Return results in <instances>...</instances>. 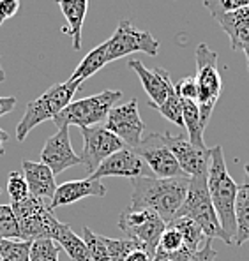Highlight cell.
Wrapping results in <instances>:
<instances>
[{"mask_svg": "<svg viewBox=\"0 0 249 261\" xmlns=\"http://www.w3.org/2000/svg\"><path fill=\"white\" fill-rule=\"evenodd\" d=\"M214 20L219 23L221 29L227 32V36L230 37L232 49L244 51V55L247 59V71H249V7H242V9L219 14Z\"/></svg>", "mask_w": 249, "mask_h": 261, "instance_id": "ac0fdd59", "label": "cell"}, {"mask_svg": "<svg viewBox=\"0 0 249 261\" xmlns=\"http://www.w3.org/2000/svg\"><path fill=\"white\" fill-rule=\"evenodd\" d=\"M131 150L141 157V161L147 164L152 176L156 178H175V176L186 175L168 147L166 133L147 134Z\"/></svg>", "mask_w": 249, "mask_h": 261, "instance_id": "ba28073f", "label": "cell"}, {"mask_svg": "<svg viewBox=\"0 0 249 261\" xmlns=\"http://www.w3.org/2000/svg\"><path fill=\"white\" fill-rule=\"evenodd\" d=\"M246 171V178L244 184L239 186V193H237L235 201V222H237V231L233 244L244 245L249 242V164L244 166Z\"/></svg>", "mask_w": 249, "mask_h": 261, "instance_id": "7402d4cb", "label": "cell"}, {"mask_svg": "<svg viewBox=\"0 0 249 261\" xmlns=\"http://www.w3.org/2000/svg\"><path fill=\"white\" fill-rule=\"evenodd\" d=\"M105 127L112 130L128 148H135L143 138L145 124L138 111V101L131 99L126 105H115L105 120Z\"/></svg>", "mask_w": 249, "mask_h": 261, "instance_id": "7c38bea8", "label": "cell"}, {"mask_svg": "<svg viewBox=\"0 0 249 261\" xmlns=\"http://www.w3.org/2000/svg\"><path fill=\"white\" fill-rule=\"evenodd\" d=\"M14 108H16V99L14 97H0V117L7 115Z\"/></svg>", "mask_w": 249, "mask_h": 261, "instance_id": "8d00e7d4", "label": "cell"}, {"mask_svg": "<svg viewBox=\"0 0 249 261\" xmlns=\"http://www.w3.org/2000/svg\"><path fill=\"white\" fill-rule=\"evenodd\" d=\"M57 2H62V0H57Z\"/></svg>", "mask_w": 249, "mask_h": 261, "instance_id": "b9f144b4", "label": "cell"}, {"mask_svg": "<svg viewBox=\"0 0 249 261\" xmlns=\"http://www.w3.org/2000/svg\"><path fill=\"white\" fill-rule=\"evenodd\" d=\"M122 99L120 90H103L95 95H89L80 101H71L69 105L53 118L57 127H69L78 125L83 127H94L106 120L110 110Z\"/></svg>", "mask_w": 249, "mask_h": 261, "instance_id": "277c9868", "label": "cell"}, {"mask_svg": "<svg viewBox=\"0 0 249 261\" xmlns=\"http://www.w3.org/2000/svg\"><path fill=\"white\" fill-rule=\"evenodd\" d=\"M175 92H177L181 99H187V101L196 102V97H198L196 78H194V76H186V78H182L181 82L175 85Z\"/></svg>", "mask_w": 249, "mask_h": 261, "instance_id": "836d02e7", "label": "cell"}, {"mask_svg": "<svg viewBox=\"0 0 249 261\" xmlns=\"http://www.w3.org/2000/svg\"><path fill=\"white\" fill-rule=\"evenodd\" d=\"M103 176H128L133 180L140 176H152V173L140 155H136L131 148L124 147L103 161L101 166L90 175V178L101 180Z\"/></svg>", "mask_w": 249, "mask_h": 261, "instance_id": "9a60e30c", "label": "cell"}, {"mask_svg": "<svg viewBox=\"0 0 249 261\" xmlns=\"http://www.w3.org/2000/svg\"><path fill=\"white\" fill-rule=\"evenodd\" d=\"M0 194H2V189H0Z\"/></svg>", "mask_w": 249, "mask_h": 261, "instance_id": "7bdbcfd3", "label": "cell"}, {"mask_svg": "<svg viewBox=\"0 0 249 261\" xmlns=\"http://www.w3.org/2000/svg\"><path fill=\"white\" fill-rule=\"evenodd\" d=\"M4 80H6V72H4V69L0 67V83H2Z\"/></svg>", "mask_w": 249, "mask_h": 261, "instance_id": "f35d334b", "label": "cell"}, {"mask_svg": "<svg viewBox=\"0 0 249 261\" xmlns=\"http://www.w3.org/2000/svg\"><path fill=\"white\" fill-rule=\"evenodd\" d=\"M52 240H55L60 245V249H64L72 261H92L85 240L80 239L69 224L59 222L55 231H53Z\"/></svg>", "mask_w": 249, "mask_h": 261, "instance_id": "44dd1931", "label": "cell"}, {"mask_svg": "<svg viewBox=\"0 0 249 261\" xmlns=\"http://www.w3.org/2000/svg\"><path fill=\"white\" fill-rule=\"evenodd\" d=\"M182 118H184V127L187 129L189 134V141L198 148H207L204 141V127L200 122V110L194 101H187L182 99Z\"/></svg>", "mask_w": 249, "mask_h": 261, "instance_id": "d4e9b609", "label": "cell"}, {"mask_svg": "<svg viewBox=\"0 0 249 261\" xmlns=\"http://www.w3.org/2000/svg\"><path fill=\"white\" fill-rule=\"evenodd\" d=\"M168 226L175 228L179 233L182 235V240H184V245L189 252H198L204 244L207 242V237L204 235L202 228L189 217H175L171 222H168Z\"/></svg>", "mask_w": 249, "mask_h": 261, "instance_id": "603a6c76", "label": "cell"}, {"mask_svg": "<svg viewBox=\"0 0 249 261\" xmlns=\"http://www.w3.org/2000/svg\"><path fill=\"white\" fill-rule=\"evenodd\" d=\"M30 242L0 239V261H30Z\"/></svg>", "mask_w": 249, "mask_h": 261, "instance_id": "83f0119b", "label": "cell"}, {"mask_svg": "<svg viewBox=\"0 0 249 261\" xmlns=\"http://www.w3.org/2000/svg\"><path fill=\"white\" fill-rule=\"evenodd\" d=\"M118 228L128 235V239L138 240L156 256V247L159 237L166 229V222L152 210L129 208L118 217Z\"/></svg>", "mask_w": 249, "mask_h": 261, "instance_id": "30bf717a", "label": "cell"}, {"mask_svg": "<svg viewBox=\"0 0 249 261\" xmlns=\"http://www.w3.org/2000/svg\"><path fill=\"white\" fill-rule=\"evenodd\" d=\"M60 11L67 21V34L72 39V48H82V30L83 21L89 9V0H62L59 2Z\"/></svg>", "mask_w": 249, "mask_h": 261, "instance_id": "ffe728a7", "label": "cell"}, {"mask_svg": "<svg viewBox=\"0 0 249 261\" xmlns=\"http://www.w3.org/2000/svg\"><path fill=\"white\" fill-rule=\"evenodd\" d=\"M83 240H85L87 247H89L92 261H110L108 251H106V245L103 242L101 235H95L90 228L83 226Z\"/></svg>", "mask_w": 249, "mask_h": 261, "instance_id": "4dcf8cb0", "label": "cell"}, {"mask_svg": "<svg viewBox=\"0 0 249 261\" xmlns=\"http://www.w3.org/2000/svg\"><path fill=\"white\" fill-rule=\"evenodd\" d=\"M204 6L209 9L212 18H216L219 14L230 13V11L249 7V0H204Z\"/></svg>", "mask_w": 249, "mask_h": 261, "instance_id": "1f68e13d", "label": "cell"}, {"mask_svg": "<svg viewBox=\"0 0 249 261\" xmlns=\"http://www.w3.org/2000/svg\"><path fill=\"white\" fill-rule=\"evenodd\" d=\"M175 217H189L202 228L207 239H221L225 242V233L221 229V222L214 210L212 199L207 187V175L191 176L187 194L181 210Z\"/></svg>", "mask_w": 249, "mask_h": 261, "instance_id": "8992f818", "label": "cell"}, {"mask_svg": "<svg viewBox=\"0 0 249 261\" xmlns=\"http://www.w3.org/2000/svg\"><path fill=\"white\" fill-rule=\"evenodd\" d=\"M128 65L136 72L138 78H140L145 94L148 95V101H151L148 106H152V108H158V106L163 105L168 95L175 90V85L171 83V78H170V72L164 71V69H161V67L147 69L136 59L129 60Z\"/></svg>", "mask_w": 249, "mask_h": 261, "instance_id": "2e32d148", "label": "cell"}, {"mask_svg": "<svg viewBox=\"0 0 249 261\" xmlns=\"http://www.w3.org/2000/svg\"><path fill=\"white\" fill-rule=\"evenodd\" d=\"M20 9V0H2L0 2V18L4 21L13 18Z\"/></svg>", "mask_w": 249, "mask_h": 261, "instance_id": "d590c367", "label": "cell"}, {"mask_svg": "<svg viewBox=\"0 0 249 261\" xmlns=\"http://www.w3.org/2000/svg\"><path fill=\"white\" fill-rule=\"evenodd\" d=\"M105 48L106 60L110 64L113 60L138 51L156 57L159 49V41L151 32H145V30L133 27V23L129 20H122L118 23L117 30L113 32V36L108 41H105Z\"/></svg>", "mask_w": 249, "mask_h": 261, "instance_id": "9c48e42d", "label": "cell"}, {"mask_svg": "<svg viewBox=\"0 0 249 261\" xmlns=\"http://www.w3.org/2000/svg\"><path fill=\"white\" fill-rule=\"evenodd\" d=\"M196 87L198 97L196 105L200 110V122L202 127L207 129L214 108L217 105L221 92H223V82H221L219 69H217V53L210 49L209 44L200 43L196 48Z\"/></svg>", "mask_w": 249, "mask_h": 261, "instance_id": "5b68a950", "label": "cell"}, {"mask_svg": "<svg viewBox=\"0 0 249 261\" xmlns=\"http://www.w3.org/2000/svg\"><path fill=\"white\" fill-rule=\"evenodd\" d=\"M2 23H4V20H2V18H0V25H2Z\"/></svg>", "mask_w": 249, "mask_h": 261, "instance_id": "60d3db41", "label": "cell"}, {"mask_svg": "<svg viewBox=\"0 0 249 261\" xmlns=\"http://www.w3.org/2000/svg\"><path fill=\"white\" fill-rule=\"evenodd\" d=\"M60 245L52 239H41L36 242H30V261H59Z\"/></svg>", "mask_w": 249, "mask_h": 261, "instance_id": "4316f807", "label": "cell"}, {"mask_svg": "<svg viewBox=\"0 0 249 261\" xmlns=\"http://www.w3.org/2000/svg\"><path fill=\"white\" fill-rule=\"evenodd\" d=\"M83 152L80 155L82 164L85 166L89 176L101 166L105 159H108L112 153L118 152L126 145L120 138H117L112 130H108L105 125H94V127H83Z\"/></svg>", "mask_w": 249, "mask_h": 261, "instance_id": "8fae6325", "label": "cell"}, {"mask_svg": "<svg viewBox=\"0 0 249 261\" xmlns=\"http://www.w3.org/2000/svg\"><path fill=\"white\" fill-rule=\"evenodd\" d=\"M7 140H9V134H7L6 130H4L2 127H0V143L4 145V143H6Z\"/></svg>", "mask_w": 249, "mask_h": 261, "instance_id": "74e56055", "label": "cell"}, {"mask_svg": "<svg viewBox=\"0 0 249 261\" xmlns=\"http://www.w3.org/2000/svg\"><path fill=\"white\" fill-rule=\"evenodd\" d=\"M163 115L164 118L171 122V124L179 125V127H184V118H182V99L179 97L177 92H171L170 95L166 97V101L163 102L161 106L156 108Z\"/></svg>", "mask_w": 249, "mask_h": 261, "instance_id": "f546056e", "label": "cell"}, {"mask_svg": "<svg viewBox=\"0 0 249 261\" xmlns=\"http://www.w3.org/2000/svg\"><path fill=\"white\" fill-rule=\"evenodd\" d=\"M7 193H9L11 201L13 203L21 201V199H25L30 196L29 186H27L23 175H20L18 171H13V173L9 175V178H7Z\"/></svg>", "mask_w": 249, "mask_h": 261, "instance_id": "d6a6232c", "label": "cell"}, {"mask_svg": "<svg viewBox=\"0 0 249 261\" xmlns=\"http://www.w3.org/2000/svg\"><path fill=\"white\" fill-rule=\"evenodd\" d=\"M23 168V178H25L27 186H29L30 196L37 199H43L46 203H52L53 196L57 191L55 175L52 173L46 164L34 163V161H21Z\"/></svg>", "mask_w": 249, "mask_h": 261, "instance_id": "d6986e66", "label": "cell"}, {"mask_svg": "<svg viewBox=\"0 0 249 261\" xmlns=\"http://www.w3.org/2000/svg\"><path fill=\"white\" fill-rule=\"evenodd\" d=\"M4 153V147H2V143H0V155Z\"/></svg>", "mask_w": 249, "mask_h": 261, "instance_id": "ab89813d", "label": "cell"}, {"mask_svg": "<svg viewBox=\"0 0 249 261\" xmlns=\"http://www.w3.org/2000/svg\"><path fill=\"white\" fill-rule=\"evenodd\" d=\"M103 242L106 245V251H108L110 261H126L129 254H131L135 249L138 247H145L143 244H140L138 240H131V239H124V240H117V239H106V237H101ZM147 249V247H145ZM148 251V249H147ZM151 252V251H148ZM152 254V252H151Z\"/></svg>", "mask_w": 249, "mask_h": 261, "instance_id": "484cf974", "label": "cell"}, {"mask_svg": "<svg viewBox=\"0 0 249 261\" xmlns=\"http://www.w3.org/2000/svg\"><path fill=\"white\" fill-rule=\"evenodd\" d=\"M41 163L52 170L53 175H60L67 168L82 164L78 153H74L69 138V127H60L53 136L46 140L41 150Z\"/></svg>", "mask_w": 249, "mask_h": 261, "instance_id": "4fadbf2b", "label": "cell"}, {"mask_svg": "<svg viewBox=\"0 0 249 261\" xmlns=\"http://www.w3.org/2000/svg\"><path fill=\"white\" fill-rule=\"evenodd\" d=\"M207 187L212 199L214 210L221 222L225 233V244L233 245L237 231L235 222V201L239 193V184L232 178L225 163V152L221 145L210 148V163L207 171Z\"/></svg>", "mask_w": 249, "mask_h": 261, "instance_id": "7a4b0ae2", "label": "cell"}, {"mask_svg": "<svg viewBox=\"0 0 249 261\" xmlns=\"http://www.w3.org/2000/svg\"><path fill=\"white\" fill-rule=\"evenodd\" d=\"M106 64H108V60H106V48H105V43H103V44L95 46L92 51L87 53L85 59L78 64V67L74 69V72H72L69 80H71V82L83 83L87 78H90L95 72L101 71Z\"/></svg>", "mask_w": 249, "mask_h": 261, "instance_id": "cb8c5ba5", "label": "cell"}, {"mask_svg": "<svg viewBox=\"0 0 249 261\" xmlns=\"http://www.w3.org/2000/svg\"><path fill=\"white\" fill-rule=\"evenodd\" d=\"M166 143L181 170L187 176L207 175L210 163V148H198L184 136H173L166 133Z\"/></svg>", "mask_w": 249, "mask_h": 261, "instance_id": "5bb4252c", "label": "cell"}, {"mask_svg": "<svg viewBox=\"0 0 249 261\" xmlns=\"http://www.w3.org/2000/svg\"><path fill=\"white\" fill-rule=\"evenodd\" d=\"M89 196H95V198H105L106 196V187L101 180L95 178H87L83 180H71V182H64L60 186H57L55 196H53L49 208L55 210L59 206L71 205L76 203L78 199L89 198Z\"/></svg>", "mask_w": 249, "mask_h": 261, "instance_id": "e0dca14e", "label": "cell"}, {"mask_svg": "<svg viewBox=\"0 0 249 261\" xmlns=\"http://www.w3.org/2000/svg\"><path fill=\"white\" fill-rule=\"evenodd\" d=\"M0 239L20 240V226L11 205H0Z\"/></svg>", "mask_w": 249, "mask_h": 261, "instance_id": "f1b7e54d", "label": "cell"}, {"mask_svg": "<svg viewBox=\"0 0 249 261\" xmlns=\"http://www.w3.org/2000/svg\"><path fill=\"white\" fill-rule=\"evenodd\" d=\"M0 2H2V0H0Z\"/></svg>", "mask_w": 249, "mask_h": 261, "instance_id": "ee69618b", "label": "cell"}, {"mask_svg": "<svg viewBox=\"0 0 249 261\" xmlns=\"http://www.w3.org/2000/svg\"><path fill=\"white\" fill-rule=\"evenodd\" d=\"M14 216L20 226V240L36 242L41 239H52L59 219L55 217L49 203L37 199L34 196L21 199V201L11 203Z\"/></svg>", "mask_w": 249, "mask_h": 261, "instance_id": "52a82bcc", "label": "cell"}, {"mask_svg": "<svg viewBox=\"0 0 249 261\" xmlns=\"http://www.w3.org/2000/svg\"><path fill=\"white\" fill-rule=\"evenodd\" d=\"M80 87H82L80 82L66 80L62 83L52 85L43 95L27 102L25 115H23L20 124L16 125V140L25 141V138L29 136V133L34 127H37L46 120H53L72 101V97H74L76 90H80Z\"/></svg>", "mask_w": 249, "mask_h": 261, "instance_id": "3957f363", "label": "cell"}, {"mask_svg": "<svg viewBox=\"0 0 249 261\" xmlns=\"http://www.w3.org/2000/svg\"><path fill=\"white\" fill-rule=\"evenodd\" d=\"M191 176H175V178H156V176H140L133 178L131 206L129 208H147L163 219L171 222L181 210L187 194Z\"/></svg>", "mask_w": 249, "mask_h": 261, "instance_id": "6da1fadb", "label": "cell"}, {"mask_svg": "<svg viewBox=\"0 0 249 261\" xmlns=\"http://www.w3.org/2000/svg\"><path fill=\"white\" fill-rule=\"evenodd\" d=\"M216 258H217V252L214 251V247H212V240L207 239L204 247H202L198 252H194L187 261H214Z\"/></svg>", "mask_w": 249, "mask_h": 261, "instance_id": "e575fe53", "label": "cell"}]
</instances>
